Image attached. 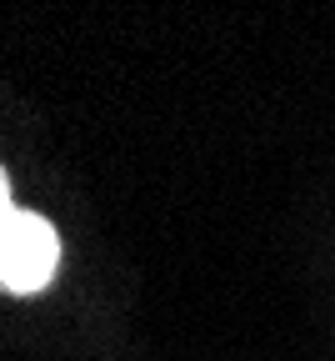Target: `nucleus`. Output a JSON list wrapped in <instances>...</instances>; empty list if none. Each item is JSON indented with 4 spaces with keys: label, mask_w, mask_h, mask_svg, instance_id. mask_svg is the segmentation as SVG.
<instances>
[{
    "label": "nucleus",
    "mask_w": 335,
    "mask_h": 361,
    "mask_svg": "<svg viewBox=\"0 0 335 361\" xmlns=\"http://www.w3.org/2000/svg\"><path fill=\"white\" fill-rule=\"evenodd\" d=\"M61 271V236L40 211L15 206L11 176L0 166V291L40 296Z\"/></svg>",
    "instance_id": "obj_1"
}]
</instances>
